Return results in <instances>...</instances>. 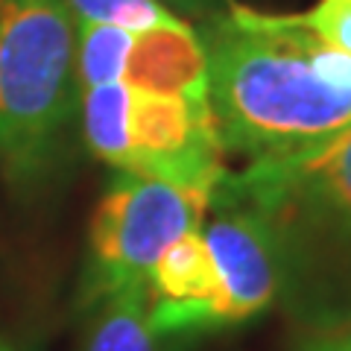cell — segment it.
I'll return each mask as SVG.
<instances>
[{"label": "cell", "instance_id": "cell-1", "mask_svg": "<svg viewBox=\"0 0 351 351\" xmlns=\"http://www.w3.org/2000/svg\"><path fill=\"white\" fill-rule=\"evenodd\" d=\"M208 106L226 152L290 156L351 126V56L293 15L232 3L199 29Z\"/></svg>", "mask_w": 351, "mask_h": 351}, {"label": "cell", "instance_id": "cell-2", "mask_svg": "<svg viewBox=\"0 0 351 351\" xmlns=\"http://www.w3.org/2000/svg\"><path fill=\"white\" fill-rule=\"evenodd\" d=\"M223 188L258 214L278 304L307 337L351 331V126L290 156L249 161Z\"/></svg>", "mask_w": 351, "mask_h": 351}, {"label": "cell", "instance_id": "cell-3", "mask_svg": "<svg viewBox=\"0 0 351 351\" xmlns=\"http://www.w3.org/2000/svg\"><path fill=\"white\" fill-rule=\"evenodd\" d=\"M76 108L71 9L62 0H0V173L12 188L47 179Z\"/></svg>", "mask_w": 351, "mask_h": 351}, {"label": "cell", "instance_id": "cell-4", "mask_svg": "<svg viewBox=\"0 0 351 351\" xmlns=\"http://www.w3.org/2000/svg\"><path fill=\"white\" fill-rule=\"evenodd\" d=\"M80 120L88 149L117 173L208 193L228 173L208 97L94 85L80 91Z\"/></svg>", "mask_w": 351, "mask_h": 351}, {"label": "cell", "instance_id": "cell-5", "mask_svg": "<svg viewBox=\"0 0 351 351\" xmlns=\"http://www.w3.org/2000/svg\"><path fill=\"white\" fill-rule=\"evenodd\" d=\"M211 193L120 173L97 202L88 228L80 311L129 284H147L173 240L199 232Z\"/></svg>", "mask_w": 351, "mask_h": 351}, {"label": "cell", "instance_id": "cell-6", "mask_svg": "<svg viewBox=\"0 0 351 351\" xmlns=\"http://www.w3.org/2000/svg\"><path fill=\"white\" fill-rule=\"evenodd\" d=\"M80 91L120 82L135 91L208 97V56L193 24L129 29L76 21Z\"/></svg>", "mask_w": 351, "mask_h": 351}, {"label": "cell", "instance_id": "cell-7", "mask_svg": "<svg viewBox=\"0 0 351 351\" xmlns=\"http://www.w3.org/2000/svg\"><path fill=\"white\" fill-rule=\"evenodd\" d=\"M226 284V325H243L278 304V263L269 232L234 193L214 188L199 226Z\"/></svg>", "mask_w": 351, "mask_h": 351}, {"label": "cell", "instance_id": "cell-8", "mask_svg": "<svg viewBox=\"0 0 351 351\" xmlns=\"http://www.w3.org/2000/svg\"><path fill=\"white\" fill-rule=\"evenodd\" d=\"M82 351H158L149 325L147 284H129L91 304Z\"/></svg>", "mask_w": 351, "mask_h": 351}, {"label": "cell", "instance_id": "cell-9", "mask_svg": "<svg viewBox=\"0 0 351 351\" xmlns=\"http://www.w3.org/2000/svg\"><path fill=\"white\" fill-rule=\"evenodd\" d=\"M62 3L71 9L73 21H88V24H114L129 29L188 24L158 0H62Z\"/></svg>", "mask_w": 351, "mask_h": 351}, {"label": "cell", "instance_id": "cell-10", "mask_svg": "<svg viewBox=\"0 0 351 351\" xmlns=\"http://www.w3.org/2000/svg\"><path fill=\"white\" fill-rule=\"evenodd\" d=\"M316 38L351 56V0H319L307 12L293 15Z\"/></svg>", "mask_w": 351, "mask_h": 351}, {"label": "cell", "instance_id": "cell-11", "mask_svg": "<svg viewBox=\"0 0 351 351\" xmlns=\"http://www.w3.org/2000/svg\"><path fill=\"white\" fill-rule=\"evenodd\" d=\"M161 6H167L173 15H179L182 21H191L199 18V21H214L223 12H228V6L234 0H158Z\"/></svg>", "mask_w": 351, "mask_h": 351}, {"label": "cell", "instance_id": "cell-12", "mask_svg": "<svg viewBox=\"0 0 351 351\" xmlns=\"http://www.w3.org/2000/svg\"><path fill=\"white\" fill-rule=\"evenodd\" d=\"M299 351H351V331L325 334V337H304Z\"/></svg>", "mask_w": 351, "mask_h": 351}, {"label": "cell", "instance_id": "cell-13", "mask_svg": "<svg viewBox=\"0 0 351 351\" xmlns=\"http://www.w3.org/2000/svg\"><path fill=\"white\" fill-rule=\"evenodd\" d=\"M0 351H24V348H18L12 343H6V339H0Z\"/></svg>", "mask_w": 351, "mask_h": 351}]
</instances>
